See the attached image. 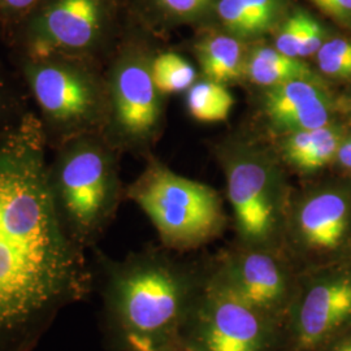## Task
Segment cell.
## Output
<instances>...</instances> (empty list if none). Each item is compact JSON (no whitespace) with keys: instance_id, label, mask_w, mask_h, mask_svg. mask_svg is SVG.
<instances>
[{"instance_id":"cell-3","label":"cell","mask_w":351,"mask_h":351,"mask_svg":"<svg viewBox=\"0 0 351 351\" xmlns=\"http://www.w3.org/2000/svg\"><path fill=\"white\" fill-rule=\"evenodd\" d=\"M33 101L49 150L69 139L103 133L108 120L107 82L97 63L63 56L13 58Z\"/></svg>"},{"instance_id":"cell-14","label":"cell","mask_w":351,"mask_h":351,"mask_svg":"<svg viewBox=\"0 0 351 351\" xmlns=\"http://www.w3.org/2000/svg\"><path fill=\"white\" fill-rule=\"evenodd\" d=\"M280 7V0H219L216 10L230 33L254 37L276 23Z\"/></svg>"},{"instance_id":"cell-27","label":"cell","mask_w":351,"mask_h":351,"mask_svg":"<svg viewBox=\"0 0 351 351\" xmlns=\"http://www.w3.org/2000/svg\"><path fill=\"white\" fill-rule=\"evenodd\" d=\"M320 351H351V329L329 342Z\"/></svg>"},{"instance_id":"cell-13","label":"cell","mask_w":351,"mask_h":351,"mask_svg":"<svg viewBox=\"0 0 351 351\" xmlns=\"http://www.w3.org/2000/svg\"><path fill=\"white\" fill-rule=\"evenodd\" d=\"M265 111L280 129L293 132L329 125L330 103L315 81H290L269 88Z\"/></svg>"},{"instance_id":"cell-5","label":"cell","mask_w":351,"mask_h":351,"mask_svg":"<svg viewBox=\"0 0 351 351\" xmlns=\"http://www.w3.org/2000/svg\"><path fill=\"white\" fill-rule=\"evenodd\" d=\"M126 195L146 213L165 247L189 250L220 234L226 216L213 188L149 164Z\"/></svg>"},{"instance_id":"cell-25","label":"cell","mask_w":351,"mask_h":351,"mask_svg":"<svg viewBox=\"0 0 351 351\" xmlns=\"http://www.w3.org/2000/svg\"><path fill=\"white\" fill-rule=\"evenodd\" d=\"M324 29L319 21H316L315 19H310L307 29L304 33V38L302 42L301 50H300V59L301 58H308L311 55L316 53L319 49L322 47V45L324 43Z\"/></svg>"},{"instance_id":"cell-6","label":"cell","mask_w":351,"mask_h":351,"mask_svg":"<svg viewBox=\"0 0 351 351\" xmlns=\"http://www.w3.org/2000/svg\"><path fill=\"white\" fill-rule=\"evenodd\" d=\"M110 0H42L5 38L12 58L63 56L97 63Z\"/></svg>"},{"instance_id":"cell-21","label":"cell","mask_w":351,"mask_h":351,"mask_svg":"<svg viewBox=\"0 0 351 351\" xmlns=\"http://www.w3.org/2000/svg\"><path fill=\"white\" fill-rule=\"evenodd\" d=\"M342 136L337 128L326 125L322 137L295 165L302 172H316L326 167L333 159H337Z\"/></svg>"},{"instance_id":"cell-20","label":"cell","mask_w":351,"mask_h":351,"mask_svg":"<svg viewBox=\"0 0 351 351\" xmlns=\"http://www.w3.org/2000/svg\"><path fill=\"white\" fill-rule=\"evenodd\" d=\"M319 69L333 78L351 77V40L335 38L324 42L316 52Z\"/></svg>"},{"instance_id":"cell-18","label":"cell","mask_w":351,"mask_h":351,"mask_svg":"<svg viewBox=\"0 0 351 351\" xmlns=\"http://www.w3.org/2000/svg\"><path fill=\"white\" fill-rule=\"evenodd\" d=\"M150 71L154 84L160 94L185 91L193 86L197 77L194 66L175 52L152 55Z\"/></svg>"},{"instance_id":"cell-28","label":"cell","mask_w":351,"mask_h":351,"mask_svg":"<svg viewBox=\"0 0 351 351\" xmlns=\"http://www.w3.org/2000/svg\"><path fill=\"white\" fill-rule=\"evenodd\" d=\"M337 160L341 167L351 171V137L342 141L337 154Z\"/></svg>"},{"instance_id":"cell-9","label":"cell","mask_w":351,"mask_h":351,"mask_svg":"<svg viewBox=\"0 0 351 351\" xmlns=\"http://www.w3.org/2000/svg\"><path fill=\"white\" fill-rule=\"evenodd\" d=\"M284 239L300 272L351 261L350 186H323L303 195L289 211Z\"/></svg>"},{"instance_id":"cell-11","label":"cell","mask_w":351,"mask_h":351,"mask_svg":"<svg viewBox=\"0 0 351 351\" xmlns=\"http://www.w3.org/2000/svg\"><path fill=\"white\" fill-rule=\"evenodd\" d=\"M151 58L147 51L129 46L116 58L106 78L108 120L104 132L123 145L147 143L160 125L162 94L151 75Z\"/></svg>"},{"instance_id":"cell-29","label":"cell","mask_w":351,"mask_h":351,"mask_svg":"<svg viewBox=\"0 0 351 351\" xmlns=\"http://www.w3.org/2000/svg\"><path fill=\"white\" fill-rule=\"evenodd\" d=\"M149 351H189L188 348L182 343V341L181 339H178V341H175V342H171V343H167V345H164V346H160V348H158V349H152V350Z\"/></svg>"},{"instance_id":"cell-15","label":"cell","mask_w":351,"mask_h":351,"mask_svg":"<svg viewBox=\"0 0 351 351\" xmlns=\"http://www.w3.org/2000/svg\"><path fill=\"white\" fill-rule=\"evenodd\" d=\"M245 72L251 82L274 88L290 81H315L310 66L301 59L290 58L272 47H259L246 62Z\"/></svg>"},{"instance_id":"cell-19","label":"cell","mask_w":351,"mask_h":351,"mask_svg":"<svg viewBox=\"0 0 351 351\" xmlns=\"http://www.w3.org/2000/svg\"><path fill=\"white\" fill-rule=\"evenodd\" d=\"M29 111V95L20 75L0 62V136L17 125Z\"/></svg>"},{"instance_id":"cell-23","label":"cell","mask_w":351,"mask_h":351,"mask_svg":"<svg viewBox=\"0 0 351 351\" xmlns=\"http://www.w3.org/2000/svg\"><path fill=\"white\" fill-rule=\"evenodd\" d=\"M42 0H0V21L5 29V38L26 16L37 8Z\"/></svg>"},{"instance_id":"cell-7","label":"cell","mask_w":351,"mask_h":351,"mask_svg":"<svg viewBox=\"0 0 351 351\" xmlns=\"http://www.w3.org/2000/svg\"><path fill=\"white\" fill-rule=\"evenodd\" d=\"M189 351H284V326L207 278L181 330Z\"/></svg>"},{"instance_id":"cell-12","label":"cell","mask_w":351,"mask_h":351,"mask_svg":"<svg viewBox=\"0 0 351 351\" xmlns=\"http://www.w3.org/2000/svg\"><path fill=\"white\" fill-rule=\"evenodd\" d=\"M228 198L233 208L239 245L284 251L289 210L278 181L251 160L228 171Z\"/></svg>"},{"instance_id":"cell-22","label":"cell","mask_w":351,"mask_h":351,"mask_svg":"<svg viewBox=\"0 0 351 351\" xmlns=\"http://www.w3.org/2000/svg\"><path fill=\"white\" fill-rule=\"evenodd\" d=\"M310 19L311 16L306 12H297L290 16L277 34L275 49L290 58L300 59L302 42Z\"/></svg>"},{"instance_id":"cell-24","label":"cell","mask_w":351,"mask_h":351,"mask_svg":"<svg viewBox=\"0 0 351 351\" xmlns=\"http://www.w3.org/2000/svg\"><path fill=\"white\" fill-rule=\"evenodd\" d=\"M155 7L169 16L186 17L201 12L210 0H152Z\"/></svg>"},{"instance_id":"cell-2","label":"cell","mask_w":351,"mask_h":351,"mask_svg":"<svg viewBox=\"0 0 351 351\" xmlns=\"http://www.w3.org/2000/svg\"><path fill=\"white\" fill-rule=\"evenodd\" d=\"M108 335L117 351H149L180 339L206 281L163 252L145 251L121 262L99 258Z\"/></svg>"},{"instance_id":"cell-16","label":"cell","mask_w":351,"mask_h":351,"mask_svg":"<svg viewBox=\"0 0 351 351\" xmlns=\"http://www.w3.org/2000/svg\"><path fill=\"white\" fill-rule=\"evenodd\" d=\"M202 71L208 81L226 84L237 80L245 71L242 46L236 38H207L199 47Z\"/></svg>"},{"instance_id":"cell-30","label":"cell","mask_w":351,"mask_h":351,"mask_svg":"<svg viewBox=\"0 0 351 351\" xmlns=\"http://www.w3.org/2000/svg\"><path fill=\"white\" fill-rule=\"evenodd\" d=\"M1 40H5V29H4V26L1 24V21H0V42Z\"/></svg>"},{"instance_id":"cell-17","label":"cell","mask_w":351,"mask_h":351,"mask_svg":"<svg viewBox=\"0 0 351 351\" xmlns=\"http://www.w3.org/2000/svg\"><path fill=\"white\" fill-rule=\"evenodd\" d=\"M233 106V95L219 82H199L193 85L189 91V111L194 119L202 123L224 121Z\"/></svg>"},{"instance_id":"cell-10","label":"cell","mask_w":351,"mask_h":351,"mask_svg":"<svg viewBox=\"0 0 351 351\" xmlns=\"http://www.w3.org/2000/svg\"><path fill=\"white\" fill-rule=\"evenodd\" d=\"M206 274L213 285L284 326L301 272L285 251L239 245L220 255Z\"/></svg>"},{"instance_id":"cell-8","label":"cell","mask_w":351,"mask_h":351,"mask_svg":"<svg viewBox=\"0 0 351 351\" xmlns=\"http://www.w3.org/2000/svg\"><path fill=\"white\" fill-rule=\"evenodd\" d=\"M351 329V261L300 274L284 323V351H320Z\"/></svg>"},{"instance_id":"cell-26","label":"cell","mask_w":351,"mask_h":351,"mask_svg":"<svg viewBox=\"0 0 351 351\" xmlns=\"http://www.w3.org/2000/svg\"><path fill=\"white\" fill-rule=\"evenodd\" d=\"M315 5L337 21L351 24V0H313Z\"/></svg>"},{"instance_id":"cell-1","label":"cell","mask_w":351,"mask_h":351,"mask_svg":"<svg viewBox=\"0 0 351 351\" xmlns=\"http://www.w3.org/2000/svg\"><path fill=\"white\" fill-rule=\"evenodd\" d=\"M47 151L33 110L0 136V351L33 350L93 288L85 249L53 206Z\"/></svg>"},{"instance_id":"cell-4","label":"cell","mask_w":351,"mask_h":351,"mask_svg":"<svg viewBox=\"0 0 351 351\" xmlns=\"http://www.w3.org/2000/svg\"><path fill=\"white\" fill-rule=\"evenodd\" d=\"M52 151L47 180L55 210L68 236L88 249L101 237L119 203L112 154L101 133L69 139Z\"/></svg>"}]
</instances>
